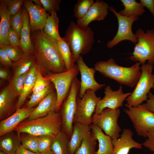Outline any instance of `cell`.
Instances as JSON below:
<instances>
[{"mask_svg":"<svg viewBox=\"0 0 154 154\" xmlns=\"http://www.w3.org/2000/svg\"><path fill=\"white\" fill-rule=\"evenodd\" d=\"M90 131L89 125L79 122L74 123L72 134L68 145L70 154L75 153L84 139Z\"/></svg>","mask_w":154,"mask_h":154,"instance_id":"20","label":"cell"},{"mask_svg":"<svg viewBox=\"0 0 154 154\" xmlns=\"http://www.w3.org/2000/svg\"><path fill=\"white\" fill-rule=\"evenodd\" d=\"M28 72L19 76H13L10 83L13 88L19 97L20 96L22 92L25 79Z\"/></svg>","mask_w":154,"mask_h":154,"instance_id":"38","label":"cell"},{"mask_svg":"<svg viewBox=\"0 0 154 154\" xmlns=\"http://www.w3.org/2000/svg\"><path fill=\"white\" fill-rule=\"evenodd\" d=\"M80 81L76 77L60 114L62 121V131L66 134L69 139L72 134L74 118L77 109V94L80 90Z\"/></svg>","mask_w":154,"mask_h":154,"instance_id":"8","label":"cell"},{"mask_svg":"<svg viewBox=\"0 0 154 154\" xmlns=\"http://www.w3.org/2000/svg\"><path fill=\"white\" fill-rule=\"evenodd\" d=\"M140 3L149 9L154 18V0H140Z\"/></svg>","mask_w":154,"mask_h":154,"instance_id":"47","label":"cell"},{"mask_svg":"<svg viewBox=\"0 0 154 154\" xmlns=\"http://www.w3.org/2000/svg\"><path fill=\"white\" fill-rule=\"evenodd\" d=\"M133 134L130 129L125 128L119 138L112 139L113 146L112 154H128L131 149H141L142 144L133 139Z\"/></svg>","mask_w":154,"mask_h":154,"instance_id":"17","label":"cell"},{"mask_svg":"<svg viewBox=\"0 0 154 154\" xmlns=\"http://www.w3.org/2000/svg\"><path fill=\"white\" fill-rule=\"evenodd\" d=\"M37 70L36 62L31 68L26 76L22 92L19 97L16 104V110L21 108L27 98L32 91Z\"/></svg>","mask_w":154,"mask_h":154,"instance_id":"25","label":"cell"},{"mask_svg":"<svg viewBox=\"0 0 154 154\" xmlns=\"http://www.w3.org/2000/svg\"><path fill=\"white\" fill-rule=\"evenodd\" d=\"M146 138L147 139L141 143L142 146L154 152V127L149 131Z\"/></svg>","mask_w":154,"mask_h":154,"instance_id":"44","label":"cell"},{"mask_svg":"<svg viewBox=\"0 0 154 154\" xmlns=\"http://www.w3.org/2000/svg\"><path fill=\"white\" fill-rule=\"evenodd\" d=\"M94 0H78L74 6V16L77 19L83 17L94 3Z\"/></svg>","mask_w":154,"mask_h":154,"instance_id":"33","label":"cell"},{"mask_svg":"<svg viewBox=\"0 0 154 154\" xmlns=\"http://www.w3.org/2000/svg\"><path fill=\"white\" fill-rule=\"evenodd\" d=\"M104 96L98 102L94 114H98L103 110L108 108L113 110L122 106L123 102L131 94V92L124 93L120 85L118 89L113 90L110 85L104 89Z\"/></svg>","mask_w":154,"mask_h":154,"instance_id":"13","label":"cell"},{"mask_svg":"<svg viewBox=\"0 0 154 154\" xmlns=\"http://www.w3.org/2000/svg\"><path fill=\"white\" fill-rule=\"evenodd\" d=\"M81 75L80 87L79 91L80 98H82L86 91L90 90L95 92L105 86V84L97 82L94 78L96 70L88 67L84 62L82 55L80 56L76 62Z\"/></svg>","mask_w":154,"mask_h":154,"instance_id":"14","label":"cell"},{"mask_svg":"<svg viewBox=\"0 0 154 154\" xmlns=\"http://www.w3.org/2000/svg\"><path fill=\"white\" fill-rule=\"evenodd\" d=\"M58 25L59 19L56 12H52L48 16L43 30L47 35L57 41L61 37L59 34Z\"/></svg>","mask_w":154,"mask_h":154,"instance_id":"31","label":"cell"},{"mask_svg":"<svg viewBox=\"0 0 154 154\" xmlns=\"http://www.w3.org/2000/svg\"><path fill=\"white\" fill-rule=\"evenodd\" d=\"M123 109L132 123L137 134L147 137L148 133L154 127V113L148 110L144 104L136 107L126 104Z\"/></svg>","mask_w":154,"mask_h":154,"instance_id":"7","label":"cell"},{"mask_svg":"<svg viewBox=\"0 0 154 154\" xmlns=\"http://www.w3.org/2000/svg\"><path fill=\"white\" fill-rule=\"evenodd\" d=\"M17 94L10 83L4 88L0 94V119L1 121L7 118L13 107Z\"/></svg>","mask_w":154,"mask_h":154,"instance_id":"19","label":"cell"},{"mask_svg":"<svg viewBox=\"0 0 154 154\" xmlns=\"http://www.w3.org/2000/svg\"><path fill=\"white\" fill-rule=\"evenodd\" d=\"M0 154H7L2 151H0Z\"/></svg>","mask_w":154,"mask_h":154,"instance_id":"51","label":"cell"},{"mask_svg":"<svg viewBox=\"0 0 154 154\" xmlns=\"http://www.w3.org/2000/svg\"><path fill=\"white\" fill-rule=\"evenodd\" d=\"M69 139L61 131L53 138L51 150L54 154H70L68 149Z\"/></svg>","mask_w":154,"mask_h":154,"instance_id":"30","label":"cell"},{"mask_svg":"<svg viewBox=\"0 0 154 154\" xmlns=\"http://www.w3.org/2000/svg\"><path fill=\"white\" fill-rule=\"evenodd\" d=\"M95 92L88 90L81 98H77V108L73 120L74 123L79 122L90 125L95 112L97 105L101 99L97 97Z\"/></svg>","mask_w":154,"mask_h":154,"instance_id":"12","label":"cell"},{"mask_svg":"<svg viewBox=\"0 0 154 154\" xmlns=\"http://www.w3.org/2000/svg\"><path fill=\"white\" fill-rule=\"evenodd\" d=\"M22 10V8L10 19L11 26L20 36L23 25Z\"/></svg>","mask_w":154,"mask_h":154,"instance_id":"40","label":"cell"},{"mask_svg":"<svg viewBox=\"0 0 154 154\" xmlns=\"http://www.w3.org/2000/svg\"><path fill=\"white\" fill-rule=\"evenodd\" d=\"M97 141L90 131L84 139L74 154H96Z\"/></svg>","mask_w":154,"mask_h":154,"instance_id":"32","label":"cell"},{"mask_svg":"<svg viewBox=\"0 0 154 154\" xmlns=\"http://www.w3.org/2000/svg\"><path fill=\"white\" fill-rule=\"evenodd\" d=\"M23 25L20 36V44L22 50L25 54H34L31 38L29 19L26 9L22 8Z\"/></svg>","mask_w":154,"mask_h":154,"instance_id":"21","label":"cell"},{"mask_svg":"<svg viewBox=\"0 0 154 154\" xmlns=\"http://www.w3.org/2000/svg\"><path fill=\"white\" fill-rule=\"evenodd\" d=\"M53 91V87L50 84L42 91L36 94H33L27 103L26 107L33 108L38 105L47 95Z\"/></svg>","mask_w":154,"mask_h":154,"instance_id":"34","label":"cell"},{"mask_svg":"<svg viewBox=\"0 0 154 154\" xmlns=\"http://www.w3.org/2000/svg\"><path fill=\"white\" fill-rule=\"evenodd\" d=\"M23 0H5L6 4L11 16L16 14L22 8Z\"/></svg>","mask_w":154,"mask_h":154,"instance_id":"42","label":"cell"},{"mask_svg":"<svg viewBox=\"0 0 154 154\" xmlns=\"http://www.w3.org/2000/svg\"><path fill=\"white\" fill-rule=\"evenodd\" d=\"M62 125L60 114L53 112L42 117L22 121L13 131L19 137L22 133L37 136L48 135L54 137L61 131Z\"/></svg>","mask_w":154,"mask_h":154,"instance_id":"3","label":"cell"},{"mask_svg":"<svg viewBox=\"0 0 154 154\" xmlns=\"http://www.w3.org/2000/svg\"><path fill=\"white\" fill-rule=\"evenodd\" d=\"M64 38L70 46L75 62L80 55L90 51L94 42V33L90 27L81 28L73 21L70 22Z\"/></svg>","mask_w":154,"mask_h":154,"instance_id":"4","label":"cell"},{"mask_svg":"<svg viewBox=\"0 0 154 154\" xmlns=\"http://www.w3.org/2000/svg\"><path fill=\"white\" fill-rule=\"evenodd\" d=\"M15 154H38L29 150L24 147L21 144L17 150Z\"/></svg>","mask_w":154,"mask_h":154,"instance_id":"48","label":"cell"},{"mask_svg":"<svg viewBox=\"0 0 154 154\" xmlns=\"http://www.w3.org/2000/svg\"><path fill=\"white\" fill-rule=\"evenodd\" d=\"M9 45L12 47L21 48L20 44V36L11 26L9 30Z\"/></svg>","mask_w":154,"mask_h":154,"instance_id":"43","label":"cell"},{"mask_svg":"<svg viewBox=\"0 0 154 154\" xmlns=\"http://www.w3.org/2000/svg\"><path fill=\"white\" fill-rule=\"evenodd\" d=\"M53 137L48 135L38 136V153L44 152L51 150Z\"/></svg>","mask_w":154,"mask_h":154,"instance_id":"39","label":"cell"},{"mask_svg":"<svg viewBox=\"0 0 154 154\" xmlns=\"http://www.w3.org/2000/svg\"><path fill=\"white\" fill-rule=\"evenodd\" d=\"M38 154H54L53 152L51 150L48 151L41 153H38Z\"/></svg>","mask_w":154,"mask_h":154,"instance_id":"50","label":"cell"},{"mask_svg":"<svg viewBox=\"0 0 154 154\" xmlns=\"http://www.w3.org/2000/svg\"><path fill=\"white\" fill-rule=\"evenodd\" d=\"M153 64L147 63L140 66V77L131 94L126 99L127 104L136 107L142 104L147 99L148 94L154 88Z\"/></svg>","mask_w":154,"mask_h":154,"instance_id":"5","label":"cell"},{"mask_svg":"<svg viewBox=\"0 0 154 154\" xmlns=\"http://www.w3.org/2000/svg\"><path fill=\"white\" fill-rule=\"evenodd\" d=\"M23 5L28 14L31 32L43 30L49 14L42 7L31 0H24Z\"/></svg>","mask_w":154,"mask_h":154,"instance_id":"15","label":"cell"},{"mask_svg":"<svg viewBox=\"0 0 154 154\" xmlns=\"http://www.w3.org/2000/svg\"><path fill=\"white\" fill-rule=\"evenodd\" d=\"M124 7V9L119 12L121 15L129 17L133 16H141L143 15L145 11L144 7L140 3L135 0H121Z\"/></svg>","mask_w":154,"mask_h":154,"instance_id":"29","label":"cell"},{"mask_svg":"<svg viewBox=\"0 0 154 154\" xmlns=\"http://www.w3.org/2000/svg\"><path fill=\"white\" fill-rule=\"evenodd\" d=\"M0 61L3 66L9 68L13 67V62L2 48H0Z\"/></svg>","mask_w":154,"mask_h":154,"instance_id":"45","label":"cell"},{"mask_svg":"<svg viewBox=\"0 0 154 154\" xmlns=\"http://www.w3.org/2000/svg\"><path fill=\"white\" fill-rule=\"evenodd\" d=\"M58 50L67 70L71 69L75 62L74 55L70 46L64 38L57 40Z\"/></svg>","mask_w":154,"mask_h":154,"instance_id":"27","label":"cell"},{"mask_svg":"<svg viewBox=\"0 0 154 154\" xmlns=\"http://www.w3.org/2000/svg\"><path fill=\"white\" fill-rule=\"evenodd\" d=\"M50 80L47 77H44L37 69L34 85L32 90L33 94H36L43 90L50 84Z\"/></svg>","mask_w":154,"mask_h":154,"instance_id":"36","label":"cell"},{"mask_svg":"<svg viewBox=\"0 0 154 154\" xmlns=\"http://www.w3.org/2000/svg\"><path fill=\"white\" fill-rule=\"evenodd\" d=\"M135 34L138 40L134 50L129 57L131 60L142 64L148 61L154 64V29L147 30L145 32L139 28Z\"/></svg>","mask_w":154,"mask_h":154,"instance_id":"6","label":"cell"},{"mask_svg":"<svg viewBox=\"0 0 154 154\" xmlns=\"http://www.w3.org/2000/svg\"><path fill=\"white\" fill-rule=\"evenodd\" d=\"M109 9L113 13L117 18L118 22V28L117 33L113 38L108 42L106 46L109 48H112L120 42L124 40H128L136 44L138 40L132 30L133 23L137 21L139 17L133 16L127 17L123 16L118 13L112 6H110Z\"/></svg>","mask_w":154,"mask_h":154,"instance_id":"11","label":"cell"},{"mask_svg":"<svg viewBox=\"0 0 154 154\" xmlns=\"http://www.w3.org/2000/svg\"><path fill=\"white\" fill-rule=\"evenodd\" d=\"M7 72L4 69L1 68L0 69V78L2 79H6L8 77Z\"/></svg>","mask_w":154,"mask_h":154,"instance_id":"49","label":"cell"},{"mask_svg":"<svg viewBox=\"0 0 154 154\" xmlns=\"http://www.w3.org/2000/svg\"><path fill=\"white\" fill-rule=\"evenodd\" d=\"M140 64L139 62H136L130 67H123L117 64L113 58H110L106 61L97 62L94 68L106 77L121 85L133 88L141 75Z\"/></svg>","mask_w":154,"mask_h":154,"instance_id":"2","label":"cell"},{"mask_svg":"<svg viewBox=\"0 0 154 154\" xmlns=\"http://www.w3.org/2000/svg\"><path fill=\"white\" fill-rule=\"evenodd\" d=\"M35 108L26 107L17 109L12 115L1 121L0 136L13 131L23 120L29 117Z\"/></svg>","mask_w":154,"mask_h":154,"instance_id":"18","label":"cell"},{"mask_svg":"<svg viewBox=\"0 0 154 154\" xmlns=\"http://www.w3.org/2000/svg\"><path fill=\"white\" fill-rule=\"evenodd\" d=\"M109 7L108 4L103 0H97L83 17L77 20L76 23L81 28L85 29L92 22L103 21L108 15Z\"/></svg>","mask_w":154,"mask_h":154,"instance_id":"16","label":"cell"},{"mask_svg":"<svg viewBox=\"0 0 154 154\" xmlns=\"http://www.w3.org/2000/svg\"><path fill=\"white\" fill-rule=\"evenodd\" d=\"M36 62L34 54H24L21 59L17 62H13V76H19L27 72Z\"/></svg>","mask_w":154,"mask_h":154,"instance_id":"28","label":"cell"},{"mask_svg":"<svg viewBox=\"0 0 154 154\" xmlns=\"http://www.w3.org/2000/svg\"><path fill=\"white\" fill-rule=\"evenodd\" d=\"M0 48L3 49L5 52L13 62L19 61L22 58L24 54L21 48H15L10 45H0Z\"/></svg>","mask_w":154,"mask_h":154,"instance_id":"37","label":"cell"},{"mask_svg":"<svg viewBox=\"0 0 154 154\" xmlns=\"http://www.w3.org/2000/svg\"><path fill=\"white\" fill-rule=\"evenodd\" d=\"M27 134L22 137H20L21 145L29 150L38 153V136Z\"/></svg>","mask_w":154,"mask_h":154,"instance_id":"35","label":"cell"},{"mask_svg":"<svg viewBox=\"0 0 154 154\" xmlns=\"http://www.w3.org/2000/svg\"><path fill=\"white\" fill-rule=\"evenodd\" d=\"M79 72L78 66L75 64L69 70L58 73H50L46 76L53 83L56 90L57 102L55 112H58L62 102L68 95L73 81Z\"/></svg>","mask_w":154,"mask_h":154,"instance_id":"9","label":"cell"},{"mask_svg":"<svg viewBox=\"0 0 154 154\" xmlns=\"http://www.w3.org/2000/svg\"><path fill=\"white\" fill-rule=\"evenodd\" d=\"M120 114L119 109H105L99 114H94L92 123L100 128L112 139H117L120 137V133L122 131L117 122Z\"/></svg>","mask_w":154,"mask_h":154,"instance_id":"10","label":"cell"},{"mask_svg":"<svg viewBox=\"0 0 154 154\" xmlns=\"http://www.w3.org/2000/svg\"><path fill=\"white\" fill-rule=\"evenodd\" d=\"M56 102V93L53 90L35 108L28 118V120L42 117L50 112H55Z\"/></svg>","mask_w":154,"mask_h":154,"instance_id":"22","label":"cell"},{"mask_svg":"<svg viewBox=\"0 0 154 154\" xmlns=\"http://www.w3.org/2000/svg\"><path fill=\"white\" fill-rule=\"evenodd\" d=\"M144 104L145 107L149 110L154 113V94L151 92L147 95V99Z\"/></svg>","mask_w":154,"mask_h":154,"instance_id":"46","label":"cell"},{"mask_svg":"<svg viewBox=\"0 0 154 154\" xmlns=\"http://www.w3.org/2000/svg\"><path fill=\"white\" fill-rule=\"evenodd\" d=\"M91 131L98 142V149L96 154H112L113 146L112 139L96 125H90Z\"/></svg>","mask_w":154,"mask_h":154,"instance_id":"24","label":"cell"},{"mask_svg":"<svg viewBox=\"0 0 154 154\" xmlns=\"http://www.w3.org/2000/svg\"><path fill=\"white\" fill-rule=\"evenodd\" d=\"M31 38L37 68L41 73L48 74L67 70L59 52L57 40L48 36L43 30L31 32Z\"/></svg>","mask_w":154,"mask_h":154,"instance_id":"1","label":"cell"},{"mask_svg":"<svg viewBox=\"0 0 154 154\" xmlns=\"http://www.w3.org/2000/svg\"><path fill=\"white\" fill-rule=\"evenodd\" d=\"M11 16L5 0H0V45H9V32Z\"/></svg>","mask_w":154,"mask_h":154,"instance_id":"23","label":"cell"},{"mask_svg":"<svg viewBox=\"0 0 154 154\" xmlns=\"http://www.w3.org/2000/svg\"><path fill=\"white\" fill-rule=\"evenodd\" d=\"M43 8L50 14L58 11L60 9V0H40Z\"/></svg>","mask_w":154,"mask_h":154,"instance_id":"41","label":"cell"},{"mask_svg":"<svg viewBox=\"0 0 154 154\" xmlns=\"http://www.w3.org/2000/svg\"><path fill=\"white\" fill-rule=\"evenodd\" d=\"M21 144L20 137L12 131L0 137V151L7 154H15Z\"/></svg>","mask_w":154,"mask_h":154,"instance_id":"26","label":"cell"}]
</instances>
